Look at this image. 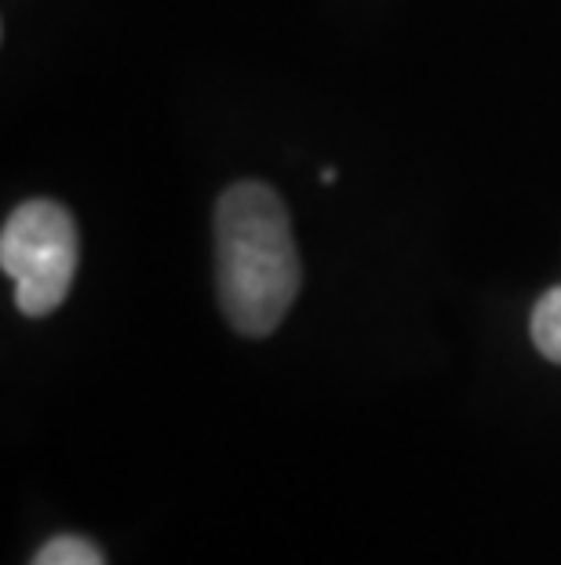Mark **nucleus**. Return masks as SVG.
I'll use <instances>...</instances> for the list:
<instances>
[{
	"instance_id": "obj_1",
	"label": "nucleus",
	"mask_w": 561,
	"mask_h": 565,
	"mask_svg": "<svg viewBox=\"0 0 561 565\" xmlns=\"http://www.w3.org/2000/svg\"><path fill=\"white\" fill-rule=\"evenodd\" d=\"M216 285L241 335H270L300 292V252L284 201L262 183H237L216 204Z\"/></svg>"
},
{
	"instance_id": "obj_2",
	"label": "nucleus",
	"mask_w": 561,
	"mask_h": 565,
	"mask_svg": "<svg viewBox=\"0 0 561 565\" xmlns=\"http://www.w3.org/2000/svg\"><path fill=\"white\" fill-rule=\"evenodd\" d=\"M0 267L15 281V303L22 315H52L77 274V226L63 204H19L0 234Z\"/></svg>"
},
{
	"instance_id": "obj_3",
	"label": "nucleus",
	"mask_w": 561,
	"mask_h": 565,
	"mask_svg": "<svg viewBox=\"0 0 561 565\" xmlns=\"http://www.w3.org/2000/svg\"><path fill=\"white\" fill-rule=\"evenodd\" d=\"M532 343L547 362L561 365V285L532 307Z\"/></svg>"
},
{
	"instance_id": "obj_4",
	"label": "nucleus",
	"mask_w": 561,
	"mask_h": 565,
	"mask_svg": "<svg viewBox=\"0 0 561 565\" xmlns=\"http://www.w3.org/2000/svg\"><path fill=\"white\" fill-rule=\"evenodd\" d=\"M33 565H106L103 555L80 536H55L37 551Z\"/></svg>"
}]
</instances>
